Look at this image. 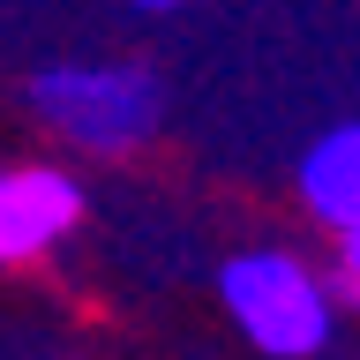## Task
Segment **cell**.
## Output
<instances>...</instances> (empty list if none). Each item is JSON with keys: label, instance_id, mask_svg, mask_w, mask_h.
<instances>
[{"label": "cell", "instance_id": "obj_1", "mask_svg": "<svg viewBox=\"0 0 360 360\" xmlns=\"http://www.w3.org/2000/svg\"><path fill=\"white\" fill-rule=\"evenodd\" d=\"M30 112L53 135H68L75 150L128 158L158 135L165 90H158L150 68H135V60H60V68L30 75Z\"/></svg>", "mask_w": 360, "mask_h": 360}, {"label": "cell", "instance_id": "obj_2", "mask_svg": "<svg viewBox=\"0 0 360 360\" xmlns=\"http://www.w3.org/2000/svg\"><path fill=\"white\" fill-rule=\"evenodd\" d=\"M225 315L270 360H315L330 345V285L285 248H248L218 270Z\"/></svg>", "mask_w": 360, "mask_h": 360}, {"label": "cell", "instance_id": "obj_3", "mask_svg": "<svg viewBox=\"0 0 360 360\" xmlns=\"http://www.w3.org/2000/svg\"><path fill=\"white\" fill-rule=\"evenodd\" d=\"M83 225V180L60 165H0V270L38 263Z\"/></svg>", "mask_w": 360, "mask_h": 360}, {"label": "cell", "instance_id": "obj_4", "mask_svg": "<svg viewBox=\"0 0 360 360\" xmlns=\"http://www.w3.org/2000/svg\"><path fill=\"white\" fill-rule=\"evenodd\" d=\"M300 202H308L315 225H330L338 240L360 233V120L315 135L308 158H300Z\"/></svg>", "mask_w": 360, "mask_h": 360}, {"label": "cell", "instance_id": "obj_5", "mask_svg": "<svg viewBox=\"0 0 360 360\" xmlns=\"http://www.w3.org/2000/svg\"><path fill=\"white\" fill-rule=\"evenodd\" d=\"M345 285H353V300H360V233H345Z\"/></svg>", "mask_w": 360, "mask_h": 360}, {"label": "cell", "instance_id": "obj_6", "mask_svg": "<svg viewBox=\"0 0 360 360\" xmlns=\"http://www.w3.org/2000/svg\"><path fill=\"white\" fill-rule=\"evenodd\" d=\"M135 8H188V0H135Z\"/></svg>", "mask_w": 360, "mask_h": 360}]
</instances>
